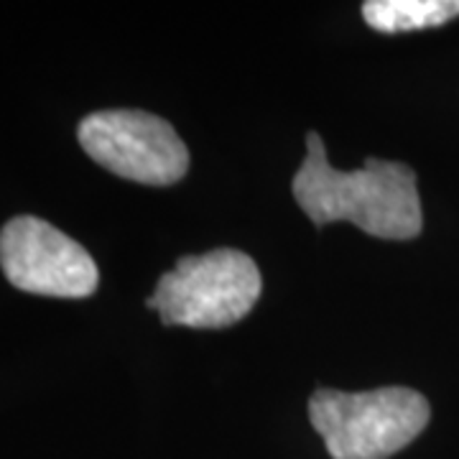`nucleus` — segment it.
<instances>
[{"mask_svg":"<svg viewBox=\"0 0 459 459\" xmlns=\"http://www.w3.org/2000/svg\"><path fill=\"white\" fill-rule=\"evenodd\" d=\"M294 197L319 228L352 222L373 238L411 240L424 225L411 166L368 156L358 171H337L314 131L307 133V159L294 177Z\"/></svg>","mask_w":459,"mask_h":459,"instance_id":"f257e3e1","label":"nucleus"},{"mask_svg":"<svg viewBox=\"0 0 459 459\" xmlns=\"http://www.w3.org/2000/svg\"><path fill=\"white\" fill-rule=\"evenodd\" d=\"M309 419L332 459H388L427 429L431 409L403 385L365 394L322 388L309 398Z\"/></svg>","mask_w":459,"mask_h":459,"instance_id":"f03ea898","label":"nucleus"},{"mask_svg":"<svg viewBox=\"0 0 459 459\" xmlns=\"http://www.w3.org/2000/svg\"><path fill=\"white\" fill-rule=\"evenodd\" d=\"M261 271L255 261L220 247L204 255H184L164 273L148 299V309L164 325L220 329L240 322L261 296Z\"/></svg>","mask_w":459,"mask_h":459,"instance_id":"7ed1b4c3","label":"nucleus"},{"mask_svg":"<svg viewBox=\"0 0 459 459\" xmlns=\"http://www.w3.org/2000/svg\"><path fill=\"white\" fill-rule=\"evenodd\" d=\"M77 138L92 161L115 177L148 186L177 184L189 169V151L174 126L143 110H100L87 115Z\"/></svg>","mask_w":459,"mask_h":459,"instance_id":"20e7f679","label":"nucleus"},{"mask_svg":"<svg viewBox=\"0 0 459 459\" xmlns=\"http://www.w3.org/2000/svg\"><path fill=\"white\" fill-rule=\"evenodd\" d=\"M0 265L5 279L26 294L84 299L95 294L100 271L92 255L62 230L31 214L0 230Z\"/></svg>","mask_w":459,"mask_h":459,"instance_id":"39448f33","label":"nucleus"},{"mask_svg":"<svg viewBox=\"0 0 459 459\" xmlns=\"http://www.w3.org/2000/svg\"><path fill=\"white\" fill-rule=\"evenodd\" d=\"M459 16V0H368L362 18L380 33L434 29Z\"/></svg>","mask_w":459,"mask_h":459,"instance_id":"423d86ee","label":"nucleus"}]
</instances>
